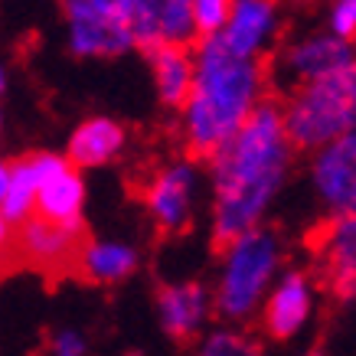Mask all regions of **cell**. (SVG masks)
Returning <instances> with one entry per match:
<instances>
[{"label": "cell", "instance_id": "cell-1", "mask_svg": "<svg viewBox=\"0 0 356 356\" xmlns=\"http://www.w3.org/2000/svg\"><path fill=\"white\" fill-rule=\"evenodd\" d=\"M294 151L284 111L265 98L255 115L209 157L213 236L219 245L265 222L291 177Z\"/></svg>", "mask_w": 356, "mask_h": 356}, {"label": "cell", "instance_id": "cell-2", "mask_svg": "<svg viewBox=\"0 0 356 356\" xmlns=\"http://www.w3.org/2000/svg\"><path fill=\"white\" fill-rule=\"evenodd\" d=\"M196 79L180 108V138L193 157L213 154L265 102V65L232 53L219 36L196 43Z\"/></svg>", "mask_w": 356, "mask_h": 356}, {"label": "cell", "instance_id": "cell-3", "mask_svg": "<svg viewBox=\"0 0 356 356\" xmlns=\"http://www.w3.org/2000/svg\"><path fill=\"white\" fill-rule=\"evenodd\" d=\"M284 245L278 232L265 226L245 229L242 236L222 242L216 275V314L226 324H248L261 314V304L268 298L271 284L281 275Z\"/></svg>", "mask_w": 356, "mask_h": 356}, {"label": "cell", "instance_id": "cell-4", "mask_svg": "<svg viewBox=\"0 0 356 356\" xmlns=\"http://www.w3.org/2000/svg\"><path fill=\"white\" fill-rule=\"evenodd\" d=\"M284 124L298 151H317L356 131V63L343 72L294 86L284 98Z\"/></svg>", "mask_w": 356, "mask_h": 356}, {"label": "cell", "instance_id": "cell-5", "mask_svg": "<svg viewBox=\"0 0 356 356\" xmlns=\"http://www.w3.org/2000/svg\"><path fill=\"white\" fill-rule=\"evenodd\" d=\"M311 190L327 216H356V131L314 151Z\"/></svg>", "mask_w": 356, "mask_h": 356}, {"label": "cell", "instance_id": "cell-6", "mask_svg": "<svg viewBox=\"0 0 356 356\" xmlns=\"http://www.w3.org/2000/svg\"><path fill=\"white\" fill-rule=\"evenodd\" d=\"M196 184H200L196 163L186 161V157L167 161L151 173V180L144 186V206H147V216L154 219V226L161 232L186 229V222L193 216Z\"/></svg>", "mask_w": 356, "mask_h": 356}, {"label": "cell", "instance_id": "cell-7", "mask_svg": "<svg viewBox=\"0 0 356 356\" xmlns=\"http://www.w3.org/2000/svg\"><path fill=\"white\" fill-rule=\"evenodd\" d=\"M314 307H317V284H314V278L301 268H288L281 271L278 281L271 284L259 317L268 337L291 340L311 324Z\"/></svg>", "mask_w": 356, "mask_h": 356}, {"label": "cell", "instance_id": "cell-8", "mask_svg": "<svg viewBox=\"0 0 356 356\" xmlns=\"http://www.w3.org/2000/svg\"><path fill=\"white\" fill-rule=\"evenodd\" d=\"M356 63L353 40H343L330 30L304 33L281 53V76L291 86H304L314 79H327L334 72H343L346 65Z\"/></svg>", "mask_w": 356, "mask_h": 356}, {"label": "cell", "instance_id": "cell-9", "mask_svg": "<svg viewBox=\"0 0 356 356\" xmlns=\"http://www.w3.org/2000/svg\"><path fill=\"white\" fill-rule=\"evenodd\" d=\"M128 26L134 46H190L196 36L193 0H131Z\"/></svg>", "mask_w": 356, "mask_h": 356}, {"label": "cell", "instance_id": "cell-10", "mask_svg": "<svg viewBox=\"0 0 356 356\" xmlns=\"http://www.w3.org/2000/svg\"><path fill=\"white\" fill-rule=\"evenodd\" d=\"M317 275L337 301H356V216H327L314 238Z\"/></svg>", "mask_w": 356, "mask_h": 356}, {"label": "cell", "instance_id": "cell-11", "mask_svg": "<svg viewBox=\"0 0 356 356\" xmlns=\"http://www.w3.org/2000/svg\"><path fill=\"white\" fill-rule=\"evenodd\" d=\"M82 242H79V222H59V219L30 216L20 222L17 232V255L26 265L43 271H59L79 261Z\"/></svg>", "mask_w": 356, "mask_h": 356}, {"label": "cell", "instance_id": "cell-12", "mask_svg": "<svg viewBox=\"0 0 356 356\" xmlns=\"http://www.w3.org/2000/svg\"><path fill=\"white\" fill-rule=\"evenodd\" d=\"M40 157V193H36V216L79 222L86 209V184L82 173L69 157L59 154H36Z\"/></svg>", "mask_w": 356, "mask_h": 356}, {"label": "cell", "instance_id": "cell-13", "mask_svg": "<svg viewBox=\"0 0 356 356\" xmlns=\"http://www.w3.org/2000/svg\"><path fill=\"white\" fill-rule=\"evenodd\" d=\"M281 30V10L278 0H232L226 30L219 33V40L232 53L245 59H261L268 53Z\"/></svg>", "mask_w": 356, "mask_h": 356}, {"label": "cell", "instance_id": "cell-14", "mask_svg": "<svg viewBox=\"0 0 356 356\" xmlns=\"http://www.w3.org/2000/svg\"><path fill=\"white\" fill-rule=\"evenodd\" d=\"M65 7V26H69V49L82 59H102V56H118L134 46L131 26L124 20L105 17L79 0H69Z\"/></svg>", "mask_w": 356, "mask_h": 356}, {"label": "cell", "instance_id": "cell-15", "mask_svg": "<svg viewBox=\"0 0 356 356\" xmlns=\"http://www.w3.org/2000/svg\"><path fill=\"white\" fill-rule=\"evenodd\" d=\"M216 314V298L200 281H177L157 291V321L173 340H193Z\"/></svg>", "mask_w": 356, "mask_h": 356}, {"label": "cell", "instance_id": "cell-16", "mask_svg": "<svg viewBox=\"0 0 356 356\" xmlns=\"http://www.w3.org/2000/svg\"><path fill=\"white\" fill-rule=\"evenodd\" d=\"M154 88L167 108H184L196 79V53L190 46H154L147 49Z\"/></svg>", "mask_w": 356, "mask_h": 356}, {"label": "cell", "instance_id": "cell-17", "mask_svg": "<svg viewBox=\"0 0 356 356\" xmlns=\"http://www.w3.org/2000/svg\"><path fill=\"white\" fill-rule=\"evenodd\" d=\"M124 140H128V134H124L118 121L95 115V118H86L72 131L65 157L76 163L79 170L82 167H105L124 151Z\"/></svg>", "mask_w": 356, "mask_h": 356}, {"label": "cell", "instance_id": "cell-18", "mask_svg": "<svg viewBox=\"0 0 356 356\" xmlns=\"http://www.w3.org/2000/svg\"><path fill=\"white\" fill-rule=\"evenodd\" d=\"M138 252L128 242H115V238H95L86 242L79 252L76 268L95 284H118V281L131 278L138 268Z\"/></svg>", "mask_w": 356, "mask_h": 356}, {"label": "cell", "instance_id": "cell-19", "mask_svg": "<svg viewBox=\"0 0 356 356\" xmlns=\"http://www.w3.org/2000/svg\"><path fill=\"white\" fill-rule=\"evenodd\" d=\"M36 193H40V157H20L10 167V190L3 200V213L10 216V222H26L36 216Z\"/></svg>", "mask_w": 356, "mask_h": 356}, {"label": "cell", "instance_id": "cell-20", "mask_svg": "<svg viewBox=\"0 0 356 356\" xmlns=\"http://www.w3.org/2000/svg\"><path fill=\"white\" fill-rule=\"evenodd\" d=\"M196 356H265V353H261L259 340H252L245 330L216 327V330L203 334V340L196 346Z\"/></svg>", "mask_w": 356, "mask_h": 356}, {"label": "cell", "instance_id": "cell-21", "mask_svg": "<svg viewBox=\"0 0 356 356\" xmlns=\"http://www.w3.org/2000/svg\"><path fill=\"white\" fill-rule=\"evenodd\" d=\"M229 10H232V0H193L196 36H200V40L219 36V33L226 30Z\"/></svg>", "mask_w": 356, "mask_h": 356}, {"label": "cell", "instance_id": "cell-22", "mask_svg": "<svg viewBox=\"0 0 356 356\" xmlns=\"http://www.w3.org/2000/svg\"><path fill=\"white\" fill-rule=\"evenodd\" d=\"M327 30L343 36V40H356V0H334L330 3Z\"/></svg>", "mask_w": 356, "mask_h": 356}, {"label": "cell", "instance_id": "cell-23", "mask_svg": "<svg viewBox=\"0 0 356 356\" xmlns=\"http://www.w3.org/2000/svg\"><path fill=\"white\" fill-rule=\"evenodd\" d=\"M88 340L72 327H63L49 337V356H86Z\"/></svg>", "mask_w": 356, "mask_h": 356}, {"label": "cell", "instance_id": "cell-24", "mask_svg": "<svg viewBox=\"0 0 356 356\" xmlns=\"http://www.w3.org/2000/svg\"><path fill=\"white\" fill-rule=\"evenodd\" d=\"M69 3V0H63ZM79 3H86L92 10L105 13V17H115V20H124L128 23V10H131V0H79Z\"/></svg>", "mask_w": 356, "mask_h": 356}, {"label": "cell", "instance_id": "cell-25", "mask_svg": "<svg viewBox=\"0 0 356 356\" xmlns=\"http://www.w3.org/2000/svg\"><path fill=\"white\" fill-rule=\"evenodd\" d=\"M10 248H17V236H13V222L0 206V261L10 255Z\"/></svg>", "mask_w": 356, "mask_h": 356}, {"label": "cell", "instance_id": "cell-26", "mask_svg": "<svg viewBox=\"0 0 356 356\" xmlns=\"http://www.w3.org/2000/svg\"><path fill=\"white\" fill-rule=\"evenodd\" d=\"M10 167H13V163L0 161V206H3V200H7V190H10Z\"/></svg>", "mask_w": 356, "mask_h": 356}, {"label": "cell", "instance_id": "cell-27", "mask_svg": "<svg viewBox=\"0 0 356 356\" xmlns=\"http://www.w3.org/2000/svg\"><path fill=\"white\" fill-rule=\"evenodd\" d=\"M3 86H7V79H3V69H0V92H3Z\"/></svg>", "mask_w": 356, "mask_h": 356}, {"label": "cell", "instance_id": "cell-28", "mask_svg": "<svg viewBox=\"0 0 356 356\" xmlns=\"http://www.w3.org/2000/svg\"><path fill=\"white\" fill-rule=\"evenodd\" d=\"M311 356H321V353H311Z\"/></svg>", "mask_w": 356, "mask_h": 356}, {"label": "cell", "instance_id": "cell-29", "mask_svg": "<svg viewBox=\"0 0 356 356\" xmlns=\"http://www.w3.org/2000/svg\"><path fill=\"white\" fill-rule=\"evenodd\" d=\"M0 124H3V118H0Z\"/></svg>", "mask_w": 356, "mask_h": 356}]
</instances>
